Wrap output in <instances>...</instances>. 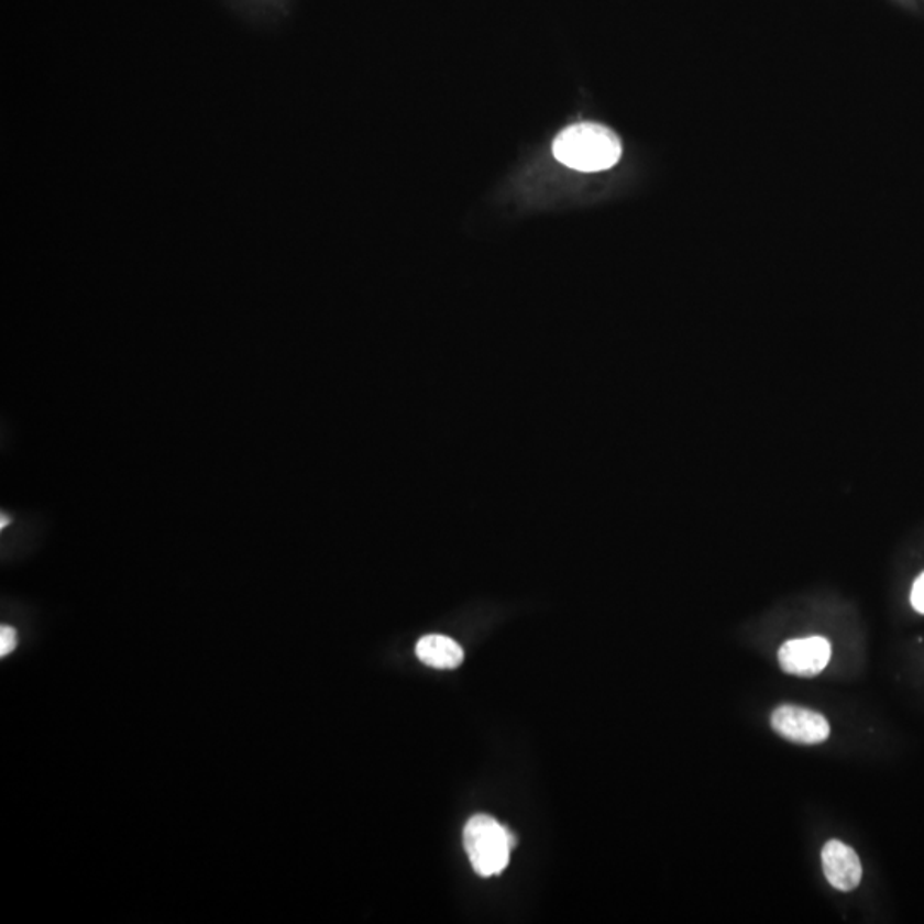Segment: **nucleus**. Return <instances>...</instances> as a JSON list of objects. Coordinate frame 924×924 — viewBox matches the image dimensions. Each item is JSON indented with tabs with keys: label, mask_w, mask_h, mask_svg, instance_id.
Listing matches in <instances>:
<instances>
[{
	"label": "nucleus",
	"mask_w": 924,
	"mask_h": 924,
	"mask_svg": "<svg viewBox=\"0 0 924 924\" xmlns=\"http://www.w3.org/2000/svg\"><path fill=\"white\" fill-rule=\"evenodd\" d=\"M553 154L557 162L569 168L594 174L613 168L620 162L622 141L612 129L601 123H575L554 139Z\"/></svg>",
	"instance_id": "1"
},
{
	"label": "nucleus",
	"mask_w": 924,
	"mask_h": 924,
	"mask_svg": "<svg viewBox=\"0 0 924 924\" xmlns=\"http://www.w3.org/2000/svg\"><path fill=\"white\" fill-rule=\"evenodd\" d=\"M514 834L488 815H474L464 828V847L471 867L482 877H493L507 868L516 846Z\"/></svg>",
	"instance_id": "2"
},
{
	"label": "nucleus",
	"mask_w": 924,
	"mask_h": 924,
	"mask_svg": "<svg viewBox=\"0 0 924 924\" xmlns=\"http://www.w3.org/2000/svg\"><path fill=\"white\" fill-rule=\"evenodd\" d=\"M770 723L778 735L793 744H824L831 735V726L821 713H813L810 708L796 705H781L776 708Z\"/></svg>",
	"instance_id": "3"
},
{
	"label": "nucleus",
	"mask_w": 924,
	"mask_h": 924,
	"mask_svg": "<svg viewBox=\"0 0 924 924\" xmlns=\"http://www.w3.org/2000/svg\"><path fill=\"white\" fill-rule=\"evenodd\" d=\"M831 642L824 637L788 640L778 652L782 671L794 676L812 678L821 674L831 661Z\"/></svg>",
	"instance_id": "4"
},
{
	"label": "nucleus",
	"mask_w": 924,
	"mask_h": 924,
	"mask_svg": "<svg viewBox=\"0 0 924 924\" xmlns=\"http://www.w3.org/2000/svg\"><path fill=\"white\" fill-rule=\"evenodd\" d=\"M822 867L828 883L839 892H853L861 883V861L855 849L840 840H828L825 844L822 849Z\"/></svg>",
	"instance_id": "5"
},
{
	"label": "nucleus",
	"mask_w": 924,
	"mask_h": 924,
	"mask_svg": "<svg viewBox=\"0 0 924 924\" xmlns=\"http://www.w3.org/2000/svg\"><path fill=\"white\" fill-rule=\"evenodd\" d=\"M416 656L437 670H454L464 661V651L455 640L446 636H427L416 644Z\"/></svg>",
	"instance_id": "6"
},
{
	"label": "nucleus",
	"mask_w": 924,
	"mask_h": 924,
	"mask_svg": "<svg viewBox=\"0 0 924 924\" xmlns=\"http://www.w3.org/2000/svg\"><path fill=\"white\" fill-rule=\"evenodd\" d=\"M18 640L20 639H18L14 628L6 627V625L0 628V656L6 658V656L11 654L18 646Z\"/></svg>",
	"instance_id": "7"
},
{
	"label": "nucleus",
	"mask_w": 924,
	"mask_h": 924,
	"mask_svg": "<svg viewBox=\"0 0 924 924\" xmlns=\"http://www.w3.org/2000/svg\"><path fill=\"white\" fill-rule=\"evenodd\" d=\"M911 605L920 615H924V572L914 581L911 591Z\"/></svg>",
	"instance_id": "8"
},
{
	"label": "nucleus",
	"mask_w": 924,
	"mask_h": 924,
	"mask_svg": "<svg viewBox=\"0 0 924 924\" xmlns=\"http://www.w3.org/2000/svg\"><path fill=\"white\" fill-rule=\"evenodd\" d=\"M6 522H9V519H6V516H2V528H4Z\"/></svg>",
	"instance_id": "9"
}]
</instances>
